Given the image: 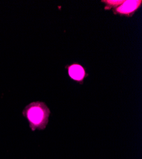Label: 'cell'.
<instances>
[{
	"mask_svg": "<svg viewBox=\"0 0 142 159\" xmlns=\"http://www.w3.org/2000/svg\"><path fill=\"white\" fill-rule=\"evenodd\" d=\"M22 114L28 120L33 131L41 130H44L48 123L50 111L45 102L36 101L27 105Z\"/></svg>",
	"mask_w": 142,
	"mask_h": 159,
	"instance_id": "1",
	"label": "cell"
},
{
	"mask_svg": "<svg viewBox=\"0 0 142 159\" xmlns=\"http://www.w3.org/2000/svg\"><path fill=\"white\" fill-rule=\"evenodd\" d=\"M142 4L141 0H129L124 1L119 7L113 9V13L116 15L130 17L136 11Z\"/></svg>",
	"mask_w": 142,
	"mask_h": 159,
	"instance_id": "2",
	"label": "cell"
},
{
	"mask_svg": "<svg viewBox=\"0 0 142 159\" xmlns=\"http://www.w3.org/2000/svg\"><path fill=\"white\" fill-rule=\"evenodd\" d=\"M68 74L71 79L78 82L80 84L84 83V80L87 76L85 70L79 64L74 63L68 66Z\"/></svg>",
	"mask_w": 142,
	"mask_h": 159,
	"instance_id": "3",
	"label": "cell"
},
{
	"mask_svg": "<svg viewBox=\"0 0 142 159\" xmlns=\"http://www.w3.org/2000/svg\"><path fill=\"white\" fill-rule=\"evenodd\" d=\"M124 2V1H122V0H119V1L118 0L117 1H113V0H103V1H101L102 3L105 5V10H110L112 8L115 9V8H117L122 5Z\"/></svg>",
	"mask_w": 142,
	"mask_h": 159,
	"instance_id": "4",
	"label": "cell"
}]
</instances>
